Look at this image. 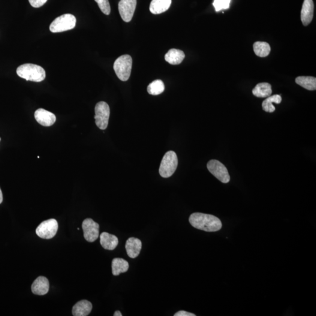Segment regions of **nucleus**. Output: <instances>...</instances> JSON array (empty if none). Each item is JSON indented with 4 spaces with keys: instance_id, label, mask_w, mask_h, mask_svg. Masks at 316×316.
Wrapping results in <instances>:
<instances>
[{
    "instance_id": "f257e3e1",
    "label": "nucleus",
    "mask_w": 316,
    "mask_h": 316,
    "mask_svg": "<svg viewBox=\"0 0 316 316\" xmlns=\"http://www.w3.org/2000/svg\"><path fill=\"white\" fill-rule=\"evenodd\" d=\"M190 223L198 230L207 232L220 230L222 222L217 217L201 213H194L190 216Z\"/></svg>"
},
{
    "instance_id": "f03ea898",
    "label": "nucleus",
    "mask_w": 316,
    "mask_h": 316,
    "mask_svg": "<svg viewBox=\"0 0 316 316\" xmlns=\"http://www.w3.org/2000/svg\"><path fill=\"white\" fill-rule=\"evenodd\" d=\"M17 73L23 79L35 82H41L46 77L44 68L32 63H25L19 66L17 69Z\"/></svg>"
},
{
    "instance_id": "7ed1b4c3",
    "label": "nucleus",
    "mask_w": 316,
    "mask_h": 316,
    "mask_svg": "<svg viewBox=\"0 0 316 316\" xmlns=\"http://www.w3.org/2000/svg\"><path fill=\"white\" fill-rule=\"evenodd\" d=\"M177 165H178V159L176 153L173 150H170L165 153L162 159L159 170V174L164 178H168L175 172Z\"/></svg>"
},
{
    "instance_id": "20e7f679",
    "label": "nucleus",
    "mask_w": 316,
    "mask_h": 316,
    "mask_svg": "<svg viewBox=\"0 0 316 316\" xmlns=\"http://www.w3.org/2000/svg\"><path fill=\"white\" fill-rule=\"evenodd\" d=\"M132 65L131 56L124 55L119 57L114 63V70L120 80L126 82L130 77Z\"/></svg>"
},
{
    "instance_id": "39448f33",
    "label": "nucleus",
    "mask_w": 316,
    "mask_h": 316,
    "mask_svg": "<svg viewBox=\"0 0 316 316\" xmlns=\"http://www.w3.org/2000/svg\"><path fill=\"white\" fill-rule=\"evenodd\" d=\"M76 19L73 15L71 14H63L56 18L51 23L50 31L53 33L62 32L73 29L76 26Z\"/></svg>"
},
{
    "instance_id": "423d86ee",
    "label": "nucleus",
    "mask_w": 316,
    "mask_h": 316,
    "mask_svg": "<svg viewBox=\"0 0 316 316\" xmlns=\"http://www.w3.org/2000/svg\"><path fill=\"white\" fill-rule=\"evenodd\" d=\"M110 110L109 105L104 101L98 102L95 107V122L99 128L104 130L109 121Z\"/></svg>"
},
{
    "instance_id": "0eeeda50",
    "label": "nucleus",
    "mask_w": 316,
    "mask_h": 316,
    "mask_svg": "<svg viewBox=\"0 0 316 316\" xmlns=\"http://www.w3.org/2000/svg\"><path fill=\"white\" fill-rule=\"evenodd\" d=\"M58 230V222L55 219H49L39 225L36 233L43 239H51L56 236Z\"/></svg>"
},
{
    "instance_id": "6e6552de",
    "label": "nucleus",
    "mask_w": 316,
    "mask_h": 316,
    "mask_svg": "<svg viewBox=\"0 0 316 316\" xmlns=\"http://www.w3.org/2000/svg\"><path fill=\"white\" fill-rule=\"evenodd\" d=\"M207 167L210 172L219 181L223 183L230 182V176L227 169L220 162L212 159L207 163Z\"/></svg>"
},
{
    "instance_id": "1a4fd4ad",
    "label": "nucleus",
    "mask_w": 316,
    "mask_h": 316,
    "mask_svg": "<svg viewBox=\"0 0 316 316\" xmlns=\"http://www.w3.org/2000/svg\"><path fill=\"white\" fill-rule=\"evenodd\" d=\"M84 239L87 242L93 243L99 236V225L92 219H84L82 223Z\"/></svg>"
},
{
    "instance_id": "9d476101",
    "label": "nucleus",
    "mask_w": 316,
    "mask_h": 316,
    "mask_svg": "<svg viewBox=\"0 0 316 316\" xmlns=\"http://www.w3.org/2000/svg\"><path fill=\"white\" fill-rule=\"evenodd\" d=\"M136 5L137 0H121L120 1L119 13L125 22H130L133 17Z\"/></svg>"
},
{
    "instance_id": "9b49d317",
    "label": "nucleus",
    "mask_w": 316,
    "mask_h": 316,
    "mask_svg": "<svg viewBox=\"0 0 316 316\" xmlns=\"http://www.w3.org/2000/svg\"><path fill=\"white\" fill-rule=\"evenodd\" d=\"M34 117L39 124L44 126H50L56 122L55 114L43 108H39L35 111Z\"/></svg>"
},
{
    "instance_id": "f8f14e48",
    "label": "nucleus",
    "mask_w": 316,
    "mask_h": 316,
    "mask_svg": "<svg viewBox=\"0 0 316 316\" xmlns=\"http://www.w3.org/2000/svg\"><path fill=\"white\" fill-rule=\"evenodd\" d=\"M314 3L313 0H305L301 11V20L304 26H308L314 18Z\"/></svg>"
},
{
    "instance_id": "ddd939ff",
    "label": "nucleus",
    "mask_w": 316,
    "mask_h": 316,
    "mask_svg": "<svg viewBox=\"0 0 316 316\" xmlns=\"http://www.w3.org/2000/svg\"><path fill=\"white\" fill-rule=\"evenodd\" d=\"M31 290L33 293L40 296L47 294L49 290V281L44 276H39L33 282Z\"/></svg>"
},
{
    "instance_id": "4468645a",
    "label": "nucleus",
    "mask_w": 316,
    "mask_h": 316,
    "mask_svg": "<svg viewBox=\"0 0 316 316\" xmlns=\"http://www.w3.org/2000/svg\"><path fill=\"white\" fill-rule=\"evenodd\" d=\"M141 248H142V243L140 240L131 237L126 241L125 249L129 257L137 258L140 254Z\"/></svg>"
},
{
    "instance_id": "2eb2a0df",
    "label": "nucleus",
    "mask_w": 316,
    "mask_h": 316,
    "mask_svg": "<svg viewBox=\"0 0 316 316\" xmlns=\"http://www.w3.org/2000/svg\"><path fill=\"white\" fill-rule=\"evenodd\" d=\"M92 308V304L89 301L80 300L73 307L72 314L74 316H87L91 313Z\"/></svg>"
},
{
    "instance_id": "dca6fc26",
    "label": "nucleus",
    "mask_w": 316,
    "mask_h": 316,
    "mask_svg": "<svg viewBox=\"0 0 316 316\" xmlns=\"http://www.w3.org/2000/svg\"><path fill=\"white\" fill-rule=\"evenodd\" d=\"M100 243L105 249L114 250L119 244V239L114 235L104 232L100 235Z\"/></svg>"
},
{
    "instance_id": "f3484780",
    "label": "nucleus",
    "mask_w": 316,
    "mask_h": 316,
    "mask_svg": "<svg viewBox=\"0 0 316 316\" xmlns=\"http://www.w3.org/2000/svg\"><path fill=\"white\" fill-rule=\"evenodd\" d=\"M171 0H152L149 10L153 14H160L170 8Z\"/></svg>"
},
{
    "instance_id": "a211bd4d",
    "label": "nucleus",
    "mask_w": 316,
    "mask_h": 316,
    "mask_svg": "<svg viewBox=\"0 0 316 316\" xmlns=\"http://www.w3.org/2000/svg\"><path fill=\"white\" fill-rule=\"evenodd\" d=\"M185 53L182 50L176 49H171L165 56V59L170 64L179 65L185 59Z\"/></svg>"
},
{
    "instance_id": "6ab92c4d",
    "label": "nucleus",
    "mask_w": 316,
    "mask_h": 316,
    "mask_svg": "<svg viewBox=\"0 0 316 316\" xmlns=\"http://www.w3.org/2000/svg\"><path fill=\"white\" fill-rule=\"evenodd\" d=\"M272 93V86L267 83H259L252 90V94L260 98L268 97L271 96Z\"/></svg>"
},
{
    "instance_id": "aec40b11",
    "label": "nucleus",
    "mask_w": 316,
    "mask_h": 316,
    "mask_svg": "<svg viewBox=\"0 0 316 316\" xmlns=\"http://www.w3.org/2000/svg\"><path fill=\"white\" fill-rule=\"evenodd\" d=\"M112 273L114 276H118L120 273L127 272L129 264L122 258H116L112 261Z\"/></svg>"
},
{
    "instance_id": "412c9836",
    "label": "nucleus",
    "mask_w": 316,
    "mask_h": 316,
    "mask_svg": "<svg viewBox=\"0 0 316 316\" xmlns=\"http://www.w3.org/2000/svg\"><path fill=\"white\" fill-rule=\"evenodd\" d=\"M295 82L299 86L308 90L314 91L316 89V77L312 76H299L295 80Z\"/></svg>"
},
{
    "instance_id": "4be33fe9",
    "label": "nucleus",
    "mask_w": 316,
    "mask_h": 316,
    "mask_svg": "<svg viewBox=\"0 0 316 316\" xmlns=\"http://www.w3.org/2000/svg\"><path fill=\"white\" fill-rule=\"evenodd\" d=\"M282 100L281 96L278 95L269 96L266 100L263 101V104H262V107L266 112L273 113L275 110V107H274L273 103L280 104L281 103Z\"/></svg>"
},
{
    "instance_id": "5701e85b",
    "label": "nucleus",
    "mask_w": 316,
    "mask_h": 316,
    "mask_svg": "<svg viewBox=\"0 0 316 316\" xmlns=\"http://www.w3.org/2000/svg\"><path fill=\"white\" fill-rule=\"evenodd\" d=\"M253 48L255 55L261 58L268 56L270 52V45L266 42H256Z\"/></svg>"
},
{
    "instance_id": "b1692460",
    "label": "nucleus",
    "mask_w": 316,
    "mask_h": 316,
    "mask_svg": "<svg viewBox=\"0 0 316 316\" xmlns=\"http://www.w3.org/2000/svg\"><path fill=\"white\" fill-rule=\"evenodd\" d=\"M165 85L163 82L161 80L153 81L147 86V92L149 95L156 96L161 95L164 92Z\"/></svg>"
},
{
    "instance_id": "393cba45",
    "label": "nucleus",
    "mask_w": 316,
    "mask_h": 316,
    "mask_svg": "<svg viewBox=\"0 0 316 316\" xmlns=\"http://www.w3.org/2000/svg\"><path fill=\"white\" fill-rule=\"evenodd\" d=\"M231 0H215L213 6L217 12L229 8Z\"/></svg>"
},
{
    "instance_id": "a878e982",
    "label": "nucleus",
    "mask_w": 316,
    "mask_h": 316,
    "mask_svg": "<svg viewBox=\"0 0 316 316\" xmlns=\"http://www.w3.org/2000/svg\"><path fill=\"white\" fill-rule=\"evenodd\" d=\"M97 3L99 8L101 11L105 15H109L111 12V8L108 0H95Z\"/></svg>"
},
{
    "instance_id": "bb28decb",
    "label": "nucleus",
    "mask_w": 316,
    "mask_h": 316,
    "mask_svg": "<svg viewBox=\"0 0 316 316\" xmlns=\"http://www.w3.org/2000/svg\"><path fill=\"white\" fill-rule=\"evenodd\" d=\"M48 0H29L30 4L34 8H40L47 2Z\"/></svg>"
},
{
    "instance_id": "cd10ccee",
    "label": "nucleus",
    "mask_w": 316,
    "mask_h": 316,
    "mask_svg": "<svg viewBox=\"0 0 316 316\" xmlns=\"http://www.w3.org/2000/svg\"><path fill=\"white\" fill-rule=\"evenodd\" d=\"M195 315L192 313H189L186 311H180L178 312H177L176 314L174 315V316H195Z\"/></svg>"
},
{
    "instance_id": "c85d7f7f",
    "label": "nucleus",
    "mask_w": 316,
    "mask_h": 316,
    "mask_svg": "<svg viewBox=\"0 0 316 316\" xmlns=\"http://www.w3.org/2000/svg\"><path fill=\"white\" fill-rule=\"evenodd\" d=\"M122 313L119 311H117L114 313V316H122Z\"/></svg>"
},
{
    "instance_id": "c756f323",
    "label": "nucleus",
    "mask_w": 316,
    "mask_h": 316,
    "mask_svg": "<svg viewBox=\"0 0 316 316\" xmlns=\"http://www.w3.org/2000/svg\"><path fill=\"white\" fill-rule=\"evenodd\" d=\"M2 200H3L1 188H0V204H1L2 202Z\"/></svg>"
},
{
    "instance_id": "7c9ffc66",
    "label": "nucleus",
    "mask_w": 316,
    "mask_h": 316,
    "mask_svg": "<svg viewBox=\"0 0 316 316\" xmlns=\"http://www.w3.org/2000/svg\"><path fill=\"white\" fill-rule=\"evenodd\" d=\"M0 141H1V138H0Z\"/></svg>"
}]
</instances>
